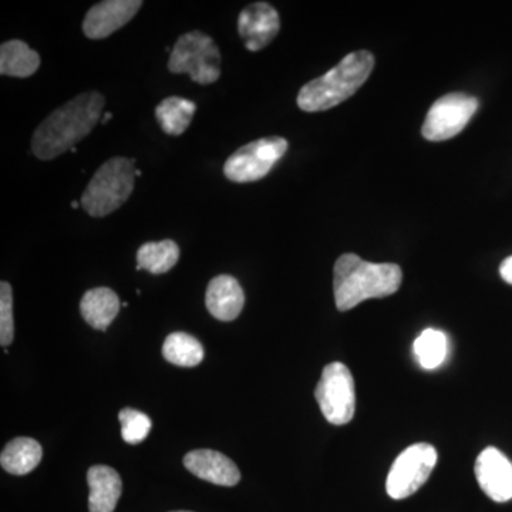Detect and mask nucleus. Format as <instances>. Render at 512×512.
<instances>
[{
  "label": "nucleus",
  "mask_w": 512,
  "mask_h": 512,
  "mask_svg": "<svg viewBox=\"0 0 512 512\" xmlns=\"http://www.w3.org/2000/svg\"><path fill=\"white\" fill-rule=\"evenodd\" d=\"M281 30V18L274 6L266 2L251 3L238 18L239 36L249 52H259L271 45Z\"/></svg>",
  "instance_id": "nucleus-10"
},
{
  "label": "nucleus",
  "mask_w": 512,
  "mask_h": 512,
  "mask_svg": "<svg viewBox=\"0 0 512 512\" xmlns=\"http://www.w3.org/2000/svg\"><path fill=\"white\" fill-rule=\"evenodd\" d=\"M439 454L427 443L413 444L400 453L390 468L386 491L393 500H404L417 493L429 480Z\"/></svg>",
  "instance_id": "nucleus-8"
},
{
  "label": "nucleus",
  "mask_w": 512,
  "mask_h": 512,
  "mask_svg": "<svg viewBox=\"0 0 512 512\" xmlns=\"http://www.w3.org/2000/svg\"><path fill=\"white\" fill-rule=\"evenodd\" d=\"M205 305L215 319L232 322L241 315L242 309H244V291L234 276H215L208 284Z\"/></svg>",
  "instance_id": "nucleus-14"
},
{
  "label": "nucleus",
  "mask_w": 512,
  "mask_h": 512,
  "mask_svg": "<svg viewBox=\"0 0 512 512\" xmlns=\"http://www.w3.org/2000/svg\"><path fill=\"white\" fill-rule=\"evenodd\" d=\"M500 275L507 284L512 285V256L504 259L503 264L500 266Z\"/></svg>",
  "instance_id": "nucleus-25"
},
{
  "label": "nucleus",
  "mask_w": 512,
  "mask_h": 512,
  "mask_svg": "<svg viewBox=\"0 0 512 512\" xmlns=\"http://www.w3.org/2000/svg\"><path fill=\"white\" fill-rule=\"evenodd\" d=\"M111 117H113L111 113L104 114L103 119H101V124H106L107 121H110Z\"/></svg>",
  "instance_id": "nucleus-26"
},
{
  "label": "nucleus",
  "mask_w": 512,
  "mask_h": 512,
  "mask_svg": "<svg viewBox=\"0 0 512 512\" xmlns=\"http://www.w3.org/2000/svg\"><path fill=\"white\" fill-rule=\"evenodd\" d=\"M79 207H82V204H79V202H72V208H74V210H76V208H79Z\"/></svg>",
  "instance_id": "nucleus-27"
},
{
  "label": "nucleus",
  "mask_w": 512,
  "mask_h": 512,
  "mask_svg": "<svg viewBox=\"0 0 512 512\" xmlns=\"http://www.w3.org/2000/svg\"><path fill=\"white\" fill-rule=\"evenodd\" d=\"M136 160L114 157L93 175L82 195V208L90 217L103 218L126 204L134 191Z\"/></svg>",
  "instance_id": "nucleus-4"
},
{
  "label": "nucleus",
  "mask_w": 512,
  "mask_h": 512,
  "mask_svg": "<svg viewBox=\"0 0 512 512\" xmlns=\"http://www.w3.org/2000/svg\"><path fill=\"white\" fill-rule=\"evenodd\" d=\"M477 109L478 100L470 94H446L430 107L421 134L434 143L450 140L466 128Z\"/></svg>",
  "instance_id": "nucleus-9"
},
{
  "label": "nucleus",
  "mask_w": 512,
  "mask_h": 512,
  "mask_svg": "<svg viewBox=\"0 0 512 512\" xmlns=\"http://www.w3.org/2000/svg\"><path fill=\"white\" fill-rule=\"evenodd\" d=\"M120 312V299L110 288H94L84 293L80 313L92 328L106 330Z\"/></svg>",
  "instance_id": "nucleus-16"
},
{
  "label": "nucleus",
  "mask_w": 512,
  "mask_h": 512,
  "mask_svg": "<svg viewBox=\"0 0 512 512\" xmlns=\"http://www.w3.org/2000/svg\"><path fill=\"white\" fill-rule=\"evenodd\" d=\"M163 356L175 366L194 367L204 359V349L194 336L175 332L167 336L163 345Z\"/></svg>",
  "instance_id": "nucleus-21"
},
{
  "label": "nucleus",
  "mask_w": 512,
  "mask_h": 512,
  "mask_svg": "<svg viewBox=\"0 0 512 512\" xmlns=\"http://www.w3.org/2000/svg\"><path fill=\"white\" fill-rule=\"evenodd\" d=\"M180 248L173 239L160 242H147L137 251V271L146 269L154 275L167 274L177 265Z\"/></svg>",
  "instance_id": "nucleus-20"
},
{
  "label": "nucleus",
  "mask_w": 512,
  "mask_h": 512,
  "mask_svg": "<svg viewBox=\"0 0 512 512\" xmlns=\"http://www.w3.org/2000/svg\"><path fill=\"white\" fill-rule=\"evenodd\" d=\"M474 470L481 490L491 500L495 503L512 500V463L498 448H484Z\"/></svg>",
  "instance_id": "nucleus-12"
},
{
  "label": "nucleus",
  "mask_w": 512,
  "mask_h": 512,
  "mask_svg": "<svg viewBox=\"0 0 512 512\" xmlns=\"http://www.w3.org/2000/svg\"><path fill=\"white\" fill-rule=\"evenodd\" d=\"M119 420L121 423V436L128 444H138L147 439L150 434L153 421L147 414L138 412V410L126 409L121 410L119 413Z\"/></svg>",
  "instance_id": "nucleus-23"
},
{
  "label": "nucleus",
  "mask_w": 512,
  "mask_h": 512,
  "mask_svg": "<svg viewBox=\"0 0 512 512\" xmlns=\"http://www.w3.org/2000/svg\"><path fill=\"white\" fill-rule=\"evenodd\" d=\"M414 355L424 370L439 369L448 355L446 333L437 329L423 330L414 342Z\"/></svg>",
  "instance_id": "nucleus-22"
},
{
  "label": "nucleus",
  "mask_w": 512,
  "mask_h": 512,
  "mask_svg": "<svg viewBox=\"0 0 512 512\" xmlns=\"http://www.w3.org/2000/svg\"><path fill=\"white\" fill-rule=\"evenodd\" d=\"M15 322H13L12 286L3 281L0 284V345L3 348L13 342Z\"/></svg>",
  "instance_id": "nucleus-24"
},
{
  "label": "nucleus",
  "mask_w": 512,
  "mask_h": 512,
  "mask_svg": "<svg viewBox=\"0 0 512 512\" xmlns=\"http://www.w3.org/2000/svg\"><path fill=\"white\" fill-rule=\"evenodd\" d=\"M184 466L195 477L222 487H234L241 480L237 464L220 451H190L184 457Z\"/></svg>",
  "instance_id": "nucleus-13"
},
{
  "label": "nucleus",
  "mask_w": 512,
  "mask_h": 512,
  "mask_svg": "<svg viewBox=\"0 0 512 512\" xmlns=\"http://www.w3.org/2000/svg\"><path fill=\"white\" fill-rule=\"evenodd\" d=\"M40 67V56L23 40H9L0 46V74L26 79Z\"/></svg>",
  "instance_id": "nucleus-18"
},
{
  "label": "nucleus",
  "mask_w": 512,
  "mask_h": 512,
  "mask_svg": "<svg viewBox=\"0 0 512 512\" xmlns=\"http://www.w3.org/2000/svg\"><path fill=\"white\" fill-rule=\"evenodd\" d=\"M143 6L140 0H106L97 3L83 20L84 36L92 40L106 39L133 20Z\"/></svg>",
  "instance_id": "nucleus-11"
},
{
  "label": "nucleus",
  "mask_w": 512,
  "mask_h": 512,
  "mask_svg": "<svg viewBox=\"0 0 512 512\" xmlns=\"http://www.w3.org/2000/svg\"><path fill=\"white\" fill-rule=\"evenodd\" d=\"M89 512H113L123 491L120 474L109 466H93L87 473Z\"/></svg>",
  "instance_id": "nucleus-15"
},
{
  "label": "nucleus",
  "mask_w": 512,
  "mask_h": 512,
  "mask_svg": "<svg viewBox=\"0 0 512 512\" xmlns=\"http://www.w3.org/2000/svg\"><path fill=\"white\" fill-rule=\"evenodd\" d=\"M195 110L197 106L194 101L171 96L158 104L156 117L165 134L177 137L184 134V131L190 127Z\"/></svg>",
  "instance_id": "nucleus-19"
},
{
  "label": "nucleus",
  "mask_w": 512,
  "mask_h": 512,
  "mask_svg": "<svg viewBox=\"0 0 512 512\" xmlns=\"http://www.w3.org/2000/svg\"><path fill=\"white\" fill-rule=\"evenodd\" d=\"M402 269L396 264H372L355 254H345L333 269L336 308L350 311L367 299L386 298L399 291Z\"/></svg>",
  "instance_id": "nucleus-2"
},
{
  "label": "nucleus",
  "mask_w": 512,
  "mask_h": 512,
  "mask_svg": "<svg viewBox=\"0 0 512 512\" xmlns=\"http://www.w3.org/2000/svg\"><path fill=\"white\" fill-rule=\"evenodd\" d=\"M315 397L320 412L330 424L345 426L350 423L355 416L356 392L349 367L340 362L326 366L316 386Z\"/></svg>",
  "instance_id": "nucleus-7"
},
{
  "label": "nucleus",
  "mask_w": 512,
  "mask_h": 512,
  "mask_svg": "<svg viewBox=\"0 0 512 512\" xmlns=\"http://www.w3.org/2000/svg\"><path fill=\"white\" fill-rule=\"evenodd\" d=\"M221 62L220 49L214 39L200 30H192L178 37L168 59V70L188 74L192 82L207 86L220 79Z\"/></svg>",
  "instance_id": "nucleus-5"
},
{
  "label": "nucleus",
  "mask_w": 512,
  "mask_h": 512,
  "mask_svg": "<svg viewBox=\"0 0 512 512\" xmlns=\"http://www.w3.org/2000/svg\"><path fill=\"white\" fill-rule=\"evenodd\" d=\"M42 457V446L35 439L18 437L3 448L0 466L13 476H26L39 466Z\"/></svg>",
  "instance_id": "nucleus-17"
},
{
  "label": "nucleus",
  "mask_w": 512,
  "mask_h": 512,
  "mask_svg": "<svg viewBox=\"0 0 512 512\" xmlns=\"http://www.w3.org/2000/svg\"><path fill=\"white\" fill-rule=\"evenodd\" d=\"M173 512H191V511H173Z\"/></svg>",
  "instance_id": "nucleus-28"
},
{
  "label": "nucleus",
  "mask_w": 512,
  "mask_h": 512,
  "mask_svg": "<svg viewBox=\"0 0 512 512\" xmlns=\"http://www.w3.org/2000/svg\"><path fill=\"white\" fill-rule=\"evenodd\" d=\"M375 69V56L367 50L350 53L328 73L306 83L298 94V106L318 113L339 106L365 84Z\"/></svg>",
  "instance_id": "nucleus-3"
},
{
  "label": "nucleus",
  "mask_w": 512,
  "mask_h": 512,
  "mask_svg": "<svg viewBox=\"0 0 512 512\" xmlns=\"http://www.w3.org/2000/svg\"><path fill=\"white\" fill-rule=\"evenodd\" d=\"M288 151L284 137H264L238 148L225 161L224 174L234 183H255L262 180Z\"/></svg>",
  "instance_id": "nucleus-6"
},
{
  "label": "nucleus",
  "mask_w": 512,
  "mask_h": 512,
  "mask_svg": "<svg viewBox=\"0 0 512 512\" xmlns=\"http://www.w3.org/2000/svg\"><path fill=\"white\" fill-rule=\"evenodd\" d=\"M104 100L99 92L79 94L53 111L32 137L33 154L40 160H53L76 148L101 121Z\"/></svg>",
  "instance_id": "nucleus-1"
}]
</instances>
